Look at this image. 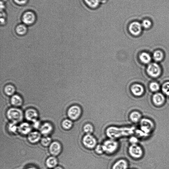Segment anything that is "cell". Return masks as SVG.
Segmentation results:
<instances>
[{
	"mask_svg": "<svg viewBox=\"0 0 169 169\" xmlns=\"http://www.w3.org/2000/svg\"><path fill=\"white\" fill-rule=\"evenodd\" d=\"M133 128L111 127L107 129L106 133L110 139H115L120 137L130 135L133 133Z\"/></svg>",
	"mask_w": 169,
	"mask_h": 169,
	"instance_id": "6da1fadb",
	"label": "cell"
},
{
	"mask_svg": "<svg viewBox=\"0 0 169 169\" xmlns=\"http://www.w3.org/2000/svg\"><path fill=\"white\" fill-rule=\"evenodd\" d=\"M6 116L11 122L17 124L23 121L24 115L20 109L12 107L8 110Z\"/></svg>",
	"mask_w": 169,
	"mask_h": 169,
	"instance_id": "7a4b0ae2",
	"label": "cell"
},
{
	"mask_svg": "<svg viewBox=\"0 0 169 169\" xmlns=\"http://www.w3.org/2000/svg\"><path fill=\"white\" fill-rule=\"evenodd\" d=\"M102 145L104 152L108 154H113L119 147V143L117 141L111 139L105 141Z\"/></svg>",
	"mask_w": 169,
	"mask_h": 169,
	"instance_id": "3957f363",
	"label": "cell"
},
{
	"mask_svg": "<svg viewBox=\"0 0 169 169\" xmlns=\"http://www.w3.org/2000/svg\"><path fill=\"white\" fill-rule=\"evenodd\" d=\"M143 27L141 23L137 21H133L129 23L128 30L129 33L133 36H137L142 32Z\"/></svg>",
	"mask_w": 169,
	"mask_h": 169,
	"instance_id": "277c9868",
	"label": "cell"
},
{
	"mask_svg": "<svg viewBox=\"0 0 169 169\" xmlns=\"http://www.w3.org/2000/svg\"><path fill=\"white\" fill-rule=\"evenodd\" d=\"M82 114V110L79 106L74 105L70 107L67 111V115L69 119L72 121H76L79 119Z\"/></svg>",
	"mask_w": 169,
	"mask_h": 169,
	"instance_id": "5b68a950",
	"label": "cell"
},
{
	"mask_svg": "<svg viewBox=\"0 0 169 169\" xmlns=\"http://www.w3.org/2000/svg\"><path fill=\"white\" fill-rule=\"evenodd\" d=\"M82 142L84 146L88 149L95 148L97 145V140L92 134H86L82 139Z\"/></svg>",
	"mask_w": 169,
	"mask_h": 169,
	"instance_id": "8992f818",
	"label": "cell"
},
{
	"mask_svg": "<svg viewBox=\"0 0 169 169\" xmlns=\"http://www.w3.org/2000/svg\"><path fill=\"white\" fill-rule=\"evenodd\" d=\"M129 154L133 158L139 159L143 154V149L137 144H131L128 149Z\"/></svg>",
	"mask_w": 169,
	"mask_h": 169,
	"instance_id": "52a82bcc",
	"label": "cell"
},
{
	"mask_svg": "<svg viewBox=\"0 0 169 169\" xmlns=\"http://www.w3.org/2000/svg\"><path fill=\"white\" fill-rule=\"evenodd\" d=\"M140 130L147 136L153 127V122L150 120L146 119H141L140 121Z\"/></svg>",
	"mask_w": 169,
	"mask_h": 169,
	"instance_id": "ba28073f",
	"label": "cell"
},
{
	"mask_svg": "<svg viewBox=\"0 0 169 169\" xmlns=\"http://www.w3.org/2000/svg\"><path fill=\"white\" fill-rule=\"evenodd\" d=\"M147 71L149 76L154 78L158 77L161 73L160 66L155 63H152L149 65Z\"/></svg>",
	"mask_w": 169,
	"mask_h": 169,
	"instance_id": "9c48e42d",
	"label": "cell"
},
{
	"mask_svg": "<svg viewBox=\"0 0 169 169\" xmlns=\"http://www.w3.org/2000/svg\"><path fill=\"white\" fill-rule=\"evenodd\" d=\"M62 150V146L60 143L54 141L49 146V151L52 156L56 157L59 155Z\"/></svg>",
	"mask_w": 169,
	"mask_h": 169,
	"instance_id": "30bf717a",
	"label": "cell"
},
{
	"mask_svg": "<svg viewBox=\"0 0 169 169\" xmlns=\"http://www.w3.org/2000/svg\"><path fill=\"white\" fill-rule=\"evenodd\" d=\"M25 116L26 119L29 121L33 122L37 120L38 114L37 110L33 108H29L26 111Z\"/></svg>",
	"mask_w": 169,
	"mask_h": 169,
	"instance_id": "8fae6325",
	"label": "cell"
},
{
	"mask_svg": "<svg viewBox=\"0 0 169 169\" xmlns=\"http://www.w3.org/2000/svg\"><path fill=\"white\" fill-rule=\"evenodd\" d=\"M39 129L41 134L44 136H48L53 132V128L51 124L45 122L41 125Z\"/></svg>",
	"mask_w": 169,
	"mask_h": 169,
	"instance_id": "7c38bea8",
	"label": "cell"
},
{
	"mask_svg": "<svg viewBox=\"0 0 169 169\" xmlns=\"http://www.w3.org/2000/svg\"><path fill=\"white\" fill-rule=\"evenodd\" d=\"M35 19V16L32 12L27 11L23 15L22 20L25 24L30 25L33 24Z\"/></svg>",
	"mask_w": 169,
	"mask_h": 169,
	"instance_id": "4fadbf2b",
	"label": "cell"
},
{
	"mask_svg": "<svg viewBox=\"0 0 169 169\" xmlns=\"http://www.w3.org/2000/svg\"><path fill=\"white\" fill-rule=\"evenodd\" d=\"M41 139V133L37 131L31 132L27 136V139L29 142L32 144L37 143Z\"/></svg>",
	"mask_w": 169,
	"mask_h": 169,
	"instance_id": "5bb4252c",
	"label": "cell"
},
{
	"mask_svg": "<svg viewBox=\"0 0 169 169\" xmlns=\"http://www.w3.org/2000/svg\"><path fill=\"white\" fill-rule=\"evenodd\" d=\"M31 131V127L28 123H22L18 126V132L23 135H28Z\"/></svg>",
	"mask_w": 169,
	"mask_h": 169,
	"instance_id": "9a60e30c",
	"label": "cell"
},
{
	"mask_svg": "<svg viewBox=\"0 0 169 169\" xmlns=\"http://www.w3.org/2000/svg\"><path fill=\"white\" fill-rule=\"evenodd\" d=\"M131 90L133 95L136 96H140L142 95L144 92L143 86L137 84L132 85Z\"/></svg>",
	"mask_w": 169,
	"mask_h": 169,
	"instance_id": "2e32d148",
	"label": "cell"
},
{
	"mask_svg": "<svg viewBox=\"0 0 169 169\" xmlns=\"http://www.w3.org/2000/svg\"><path fill=\"white\" fill-rule=\"evenodd\" d=\"M10 101L11 104L15 107H20L23 102L22 97L18 94H14L12 96Z\"/></svg>",
	"mask_w": 169,
	"mask_h": 169,
	"instance_id": "e0dca14e",
	"label": "cell"
},
{
	"mask_svg": "<svg viewBox=\"0 0 169 169\" xmlns=\"http://www.w3.org/2000/svg\"><path fill=\"white\" fill-rule=\"evenodd\" d=\"M85 4L90 8L96 9L99 8L102 2L101 0H83Z\"/></svg>",
	"mask_w": 169,
	"mask_h": 169,
	"instance_id": "ac0fdd59",
	"label": "cell"
},
{
	"mask_svg": "<svg viewBox=\"0 0 169 169\" xmlns=\"http://www.w3.org/2000/svg\"><path fill=\"white\" fill-rule=\"evenodd\" d=\"M128 163L124 159H120L113 164L112 169H128Z\"/></svg>",
	"mask_w": 169,
	"mask_h": 169,
	"instance_id": "d6986e66",
	"label": "cell"
},
{
	"mask_svg": "<svg viewBox=\"0 0 169 169\" xmlns=\"http://www.w3.org/2000/svg\"><path fill=\"white\" fill-rule=\"evenodd\" d=\"M164 96L160 93H157L153 96V100L154 104L157 106H160L163 104L164 101Z\"/></svg>",
	"mask_w": 169,
	"mask_h": 169,
	"instance_id": "ffe728a7",
	"label": "cell"
},
{
	"mask_svg": "<svg viewBox=\"0 0 169 169\" xmlns=\"http://www.w3.org/2000/svg\"><path fill=\"white\" fill-rule=\"evenodd\" d=\"M46 164L48 168H54L57 167L58 160L56 157L51 156L46 160Z\"/></svg>",
	"mask_w": 169,
	"mask_h": 169,
	"instance_id": "44dd1931",
	"label": "cell"
},
{
	"mask_svg": "<svg viewBox=\"0 0 169 169\" xmlns=\"http://www.w3.org/2000/svg\"><path fill=\"white\" fill-rule=\"evenodd\" d=\"M129 118L132 122L136 123L141 120V115L139 112L133 111L129 115Z\"/></svg>",
	"mask_w": 169,
	"mask_h": 169,
	"instance_id": "7402d4cb",
	"label": "cell"
},
{
	"mask_svg": "<svg viewBox=\"0 0 169 169\" xmlns=\"http://www.w3.org/2000/svg\"><path fill=\"white\" fill-rule=\"evenodd\" d=\"M4 91L7 96H12L15 93L16 88L12 85L8 84L5 86Z\"/></svg>",
	"mask_w": 169,
	"mask_h": 169,
	"instance_id": "603a6c76",
	"label": "cell"
},
{
	"mask_svg": "<svg viewBox=\"0 0 169 169\" xmlns=\"http://www.w3.org/2000/svg\"><path fill=\"white\" fill-rule=\"evenodd\" d=\"M139 58L140 61L144 64L149 63L151 60V56L148 53L143 52L140 55Z\"/></svg>",
	"mask_w": 169,
	"mask_h": 169,
	"instance_id": "cb8c5ba5",
	"label": "cell"
},
{
	"mask_svg": "<svg viewBox=\"0 0 169 169\" xmlns=\"http://www.w3.org/2000/svg\"><path fill=\"white\" fill-rule=\"evenodd\" d=\"M73 125L72 121L70 119H66L62 121V126L65 130H68L71 129Z\"/></svg>",
	"mask_w": 169,
	"mask_h": 169,
	"instance_id": "d4e9b609",
	"label": "cell"
},
{
	"mask_svg": "<svg viewBox=\"0 0 169 169\" xmlns=\"http://www.w3.org/2000/svg\"><path fill=\"white\" fill-rule=\"evenodd\" d=\"M41 143L42 146L44 147L49 146L52 143V139L48 136H44L41 138Z\"/></svg>",
	"mask_w": 169,
	"mask_h": 169,
	"instance_id": "484cf974",
	"label": "cell"
},
{
	"mask_svg": "<svg viewBox=\"0 0 169 169\" xmlns=\"http://www.w3.org/2000/svg\"><path fill=\"white\" fill-rule=\"evenodd\" d=\"M83 130L86 134H92L94 131V128L92 124L88 123L84 126Z\"/></svg>",
	"mask_w": 169,
	"mask_h": 169,
	"instance_id": "4316f807",
	"label": "cell"
},
{
	"mask_svg": "<svg viewBox=\"0 0 169 169\" xmlns=\"http://www.w3.org/2000/svg\"><path fill=\"white\" fill-rule=\"evenodd\" d=\"M16 33L19 35H23L25 34L27 32V28L26 26L23 25H18L16 30Z\"/></svg>",
	"mask_w": 169,
	"mask_h": 169,
	"instance_id": "83f0119b",
	"label": "cell"
},
{
	"mask_svg": "<svg viewBox=\"0 0 169 169\" xmlns=\"http://www.w3.org/2000/svg\"><path fill=\"white\" fill-rule=\"evenodd\" d=\"M164 55L162 52L160 51H156L153 54V58L156 61H160L162 60Z\"/></svg>",
	"mask_w": 169,
	"mask_h": 169,
	"instance_id": "f1b7e54d",
	"label": "cell"
},
{
	"mask_svg": "<svg viewBox=\"0 0 169 169\" xmlns=\"http://www.w3.org/2000/svg\"><path fill=\"white\" fill-rule=\"evenodd\" d=\"M9 131L11 133H16L18 132V126L16 124L11 122L8 126Z\"/></svg>",
	"mask_w": 169,
	"mask_h": 169,
	"instance_id": "f546056e",
	"label": "cell"
},
{
	"mask_svg": "<svg viewBox=\"0 0 169 169\" xmlns=\"http://www.w3.org/2000/svg\"><path fill=\"white\" fill-rule=\"evenodd\" d=\"M143 28L145 29H148L151 27L152 23L151 21L148 19H144L141 23Z\"/></svg>",
	"mask_w": 169,
	"mask_h": 169,
	"instance_id": "4dcf8cb0",
	"label": "cell"
},
{
	"mask_svg": "<svg viewBox=\"0 0 169 169\" xmlns=\"http://www.w3.org/2000/svg\"><path fill=\"white\" fill-rule=\"evenodd\" d=\"M150 88L152 91L157 92L159 90L160 86L156 82H152L150 84Z\"/></svg>",
	"mask_w": 169,
	"mask_h": 169,
	"instance_id": "1f68e13d",
	"label": "cell"
},
{
	"mask_svg": "<svg viewBox=\"0 0 169 169\" xmlns=\"http://www.w3.org/2000/svg\"><path fill=\"white\" fill-rule=\"evenodd\" d=\"M96 153L98 155H101L104 153L103 145L99 144L97 145L95 148Z\"/></svg>",
	"mask_w": 169,
	"mask_h": 169,
	"instance_id": "d6a6232c",
	"label": "cell"
},
{
	"mask_svg": "<svg viewBox=\"0 0 169 169\" xmlns=\"http://www.w3.org/2000/svg\"><path fill=\"white\" fill-rule=\"evenodd\" d=\"M162 89L164 93L169 96V82H166L164 84Z\"/></svg>",
	"mask_w": 169,
	"mask_h": 169,
	"instance_id": "836d02e7",
	"label": "cell"
},
{
	"mask_svg": "<svg viewBox=\"0 0 169 169\" xmlns=\"http://www.w3.org/2000/svg\"><path fill=\"white\" fill-rule=\"evenodd\" d=\"M139 141L138 139L135 136H132L129 139V141L131 144H137Z\"/></svg>",
	"mask_w": 169,
	"mask_h": 169,
	"instance_id": "e575fe53",
	"label": "cell"
},
{
	"mask_svg": "<svg viewBox=\"0 0 169 169\" xmlns=\"http://www.w3.org/2000/svg\"><path fill=\"white\" fill-rule=\"evenodd\" d=\"M41 124L40 121L37 120L33 123V126L35 129H40L41 127Z\"/></svg>",
	"mask_w": 169,
	"mask_h": 169,
	"instance_id": "d590c367",
	"label": "cell"
},
{
	"mask_svg": "<svg viewBox=\"0 0 169 169\" xmlns=\"http://www.w3.org/2000/svg\"><path fill=\"white\" fill-rule=\"evenodd\" d=\"M14 1L18 4L23 5L26 3L27 0H14Z\"/></svg>",
	"mask_w": 169,
	"mask_h": 169,
	"instance_id": "8d00e7d4",
	"label": "cell"
},
{
	"mask_svg": "<svg viewBox=\"0 0 169 169\" xmlns=\"http://www.w3.org/2000/svg\"><path fill=\"white\" fill-rule=\"evenodd\" d=\"M53 169H63V168L61 167L58 166L54 168Z\"/></svg>",
	"mask_w": 169,
	"mask_h": 169,
	"instance_id": "74e56055",
	"label": "cell"
},
{
	"mask_svg": "<svg viewBox=\"0 0 169 169\" xmlns=\"http://www.w3.org/2000/svg\"><path fill=\"white\" fill-rule=\"evenodd\" d=\"M27 169H37L36 168H35L34 167H30L29 168Z\"/></svg>",
	"mask_w": 169,
	"mask_h": 169,
	"instance_id": "f35d334b",
	"label": "cell"
},
{
	"mask_svg": "<svg viewBox=\"0 0 169 169\" xmlns=\"http://www.w3.org/2000/svg\"><path fill=\"white\" fill-rule=\"evenodd\" d=\"M126 40H125L122 41H126ZM104 42V41H103V42ZM105 42H107V41H105ZM102 43H104V42H102ZM110 44H111V43H110ZM122 45H123V44H122Z\"/></svg>",
	"mask_w": 169,
	"mask_h": 169,
	"instance_id": "ab89813d",
	"label": "cell"
},
{
	"mask_svg": "<svg viewBox=\"0 0 169 169\" xmlns=\"http://www.w3.org/2000/svg\"><path fill=\"white\" fill-rule=\"evenodd\" d=\"M102 2L104 1H107V0H101Z\"/></svg>",
	"mask_w": 169,
	"mask_h": 169,
	"instance_id": "60d3db41",
	"label": "cell"
},
{
	"mask_svg": "<svg viewBox=\"0 0 169 169\" xmlns=\"http://www.w3.org/2000/svg\"><path fill=\"white\" fill-rule=\"evenodd\" d=\"M2 1H6V0H2Z\"/></svg>",
	"mask_w": 169,
	"mask_h": 169,
	"instance_id": "b9f144b4",
	"label": "cell"
},
{
	"mask_svg": "<svg viewBox=\"0 0 169 169\" xmlns=\"http://www.w3.org/2000/svg\"><path fill=\"white\" fill-rule=\"evenodd\" d=\"M127 35V34H126V35ZM123 36H124V35H123Z\"/></svg>",
	"mask_w": 169,
	"mask_h": 169,
	"instance_id": "7bdbcfd3",
	"label": "cell"
}]
</instances>
